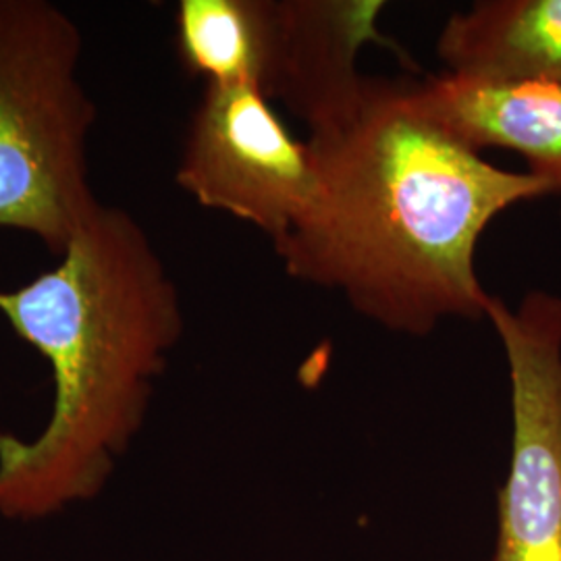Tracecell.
I'll list each match as a JSON object with an SVG mask.
<instances>
[{
  "mask_svg": "<svg viewBox=\"0 0 561 561\" xmlns=\"http://www.w3.org/2000/svg\"><path fill=\"white\" fill-rule=\"evenodd\" d=\"M308 131L314 196L275 243L285 273L412 337L484 319L482 233L549 183L482 159L428 113L419 81L366 78L356 101Z\"/></svg>",
  "mask_w": 561,
  "mask_h": 561,
  "instance_id": "1",
  "label": "cell"
},
{
  "mask_svg": "<svg viewBox=\"0 0 561 561\" xmlns=\"http://www.w3.org/2000/svg\"><path fill=\"white\" fill-rule=\"evenodd\" d=\"M0 317L55 381L36 437L0 433V516L46 518L96 497L140 433L185 329L180 289L141 222L102 204L53 268L0 289Z\"/></svg>",
  "mask_w": 561,
  "mask_h": 561,
  "instance_id": "2",
  "label": "cell"
},
{
  "mask_svg": "<svg viewBox=\"0 0 561 561\" xmlns=\"http://www.w3.org/2000/svg\"><path fill=\"white\" fill-rule=\"evenodd\" d=\"M83 36L50 0H0V229L60 256L101 210L90 181L96 104Z\"/></svg>",
  "mask_w": 561,
  "mask_h": 561,
  "instance_id": "3",
  "label": "cell"
},
{
  "mask_svg": "<svg viewBox=\"0 0 561 561\" xmlns=\"http://www.w3.org/2000/svg\"><path fill=\"white\" fill-rule=\"evenodd\" d=\"M512 382V458L491 561H561V298L528 291L516 308L489 296Z\"/></svg>",
  "mask_w": 561,
  "mask_h": 561,
  "instance_id": "4",
  "label": "cell"
},
{
  "mask_svg": "<svg viewBox=\"0 0 561 561\" xmlns=\"http://www.w3.org/2000/svg\"><path fill=\"white\" fill-rule=\"evenodd\" d=\"M175 181L208 210L256 227L273 245L314 196L308 141L252 85H204L185 131Z\"/></svg>",
  "mask_w": 561,
  "mask_h": 561,
  "instance_id": "5",
  "label": "cell"
},
{
  "mask_svg": "<svg viewBox=\"0 0 561 561\" xmlns=\"http://www.w3.org/2000/svg\"><path fill=\"white\" fill-rule=\"evenodd\" d=\"M385 7L381 0H261L254 88L308 129L340 115L366 83L362 48H396L379 30Z\"/></svg>",
  "mask_w": 561,
  "mask_h": 561,
  "instance_id": "6",
  "label": "cell"
},
{
  "mask_svg": "<svg viewBox=\"0 0 561 561\" xmlns=\"http://www.w3.org/2000/svg\"><path fill=\"white\" fill-rule=\"evenodd\" d=\"M435 119L474 150L520 154L528 173L561 196V83L479 80L445 73L419 81Z\"/></svg>",
  "mask_w": 561,
  "mask_h": 561,
  "instance_id": "7",
  "label": "cell"
},
{
  "mask_svg": "<svg viewBox=\"0 0 561 561\" xmlns=\"http://www.w3.org/2000/svg\"><path fill=\"white\" fill-rule=\"evenodd\" d=\"M445 73L561 83V0H479L439 32Z\"/></svg>",
  "mask_w": 561,
  "mask_h": 561,
  "instance_id": "8",
  "label": "cell"
}]
</instances>
